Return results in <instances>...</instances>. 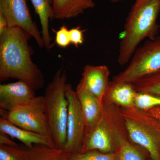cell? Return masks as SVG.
<instances>
[{
    "label": "cell",
    "instance_id": "6da1fadb",
    "mask_svg": "<svg viewBox=\"0 0 160 160\" xmlns=\"http://www.w3.org/2000/svg\"><path fill=\"white\" fill-rule=\"evenodd\" d=\"M31 38L18 27L8 28L0 36V80L17 79L36 91L43 88L45 78L32 59L34 51L29 44Z\"/></svg>",
    "mask_w": 160,
    "mask_h": 160
},
{
    "label": "cell",
    "instance_id": "7a4b0ae2",
    "mask_svg": "<svg viewBox=\"0 0 160 160\" xmlns=\"http://www.w3.org/2000/svg\"><path fill=\"white\" fill-rule=\"evenodd\" d=\"M160 10V0H136L126 18L120 43L118 58L120 65L129 62L142 41L157 37Z\"/></svg>",
    "mask_w": 160,
    "mask_h": 160
},
{
    "label": "cell",
    "instance_id": "3957f363",
    "mask_svg": "<svg viewBox=\"0 0 160 160\" xmlns=\"http://www.w3.org/2000/svg\"><path fill=\"white\" fill-rule=\"evenodd\" d=\"M103 114L96 125L86 129L81 152L97 150L104 153L114 152L122 142L129 137L119 108L104 97Z\"/></svg>",
    "mask_w": 160,
    "mask_h": 160
},
{
    "label": "cell",
    "instance_id": "277c9868",
    "mask_svg": "<svg viewBox=\"0 0 160 160\" xmlns=\"http://www.w3.org/2000/svg\"><path fill=\"white\" fill-rule=\"evenodd\" d=\"M67 77L63 66L56 72L44 97L47 120L56 148L64 149L66 141L69 102L66 88Z\"/></svg>",
    "mask_w": 160,
    "mask_h": 160
},
{
    "label": "cell",
    "instance_id": "5b68a950",
    "mask_svg": "<svg viewBox=\"0 0 160 160\" xmlns=\"http://www.w3.org/2000/svg\"><path fill=\"white\" fill-rule=\"evenodd\" d=\"M128 137L149 152L152 160H160V122L134 106L119 108Z\"/></svg>",
    "mask_w": 160,
    "mask_h": 160
},
{
    "label": "cell",
    "instance_id": "8992f818",
    "mask_svg": "<svg viewBox=\"0 0 160 160\" xmlns=\"http://www.w3.org/2000/svg\"><path fill=\"white\" fill-rule=\"evenodd\" d=\"M160 71V36L149 40L135 51L126 69L113 78V82L132 84Z\"/></svg>",
    "mask_w": 160,
    "mask_h": 160
},
{
    "label": "cell",
    "instance_id": "52a82bcc",
    "mask_svg": "<svg viewBox=\"0 0 160 160\" xmlns=\"http://www.w3.org/2000/svg\"><path fill=\"white\" fill-rule=\"evenodd\" d=\"M0 113L1 118L18 127L42 135L54 143L45 111L43 96H36L29 102L9 111L1 109Z\"/></svg>",
    "mask_w": 160,
    "mask_h": 160
},
{
    "label": "cell",
    "instance_id": "ba28073f",
    "mask_svg": "<svg viewBox=\"0 0 160 160\" xmlns=\"http://www.w3.org/2000/svg\"><path fill=\"white\" fill-rule=\"evenodd\" d=\"M69 102L66 141L64 149L71 154L81 152L86 130V123L75 90L71 84L66 85Z\"/></svg>",
    "mask_w": 160,
    "mask_h": 160
},
{
    "label": "cell",
    "instance_id": "9c48e42d",
    "mask_svg": "<svg viewBox=\"0 0 160 160\" xmlns=\"http://www.w3.org/2000/svg\"><path fill=\"white\" fill-rule=\"evenodd\" d=\"M0 12L6 18L9 28H21L34 38L40 48L44 47L42 33L32 18L26 0H0Z\"/></svg>",
    "mask_w": 160,
    "mask_h": 160
},
{
    "label": "cell",
    "instance_id": "30bf717a",
    "mask_svg": "<svg viewBox=\"0 0 160 160\" xmlns=\"http://www.w3.org/2000/svg\"><path fill=\"white\" fill-rule=\"evenodd\" d=\"M35 90L29 84L19 80L0 85V107L9 111L29 102L36 97Z\"/></svg>",
    "mask_w": 160,
    "mask_h": 160
},
{
    "label": "cell",
    "instance_id": "8fae6325",
    "mask_svg": "<svg viewBox=\"0 0 160 160\" xmlns=\"http://www.w3.org/2000/svg\"><path fill=\"white\" fill-rule=\"evenodd\" d=\"M110 71L106 66L87 65L78 84L102 101L109 86Z\"/></svg>",
    "mask_w": 160,
    "mask_h": 160
},
{
    "label": "cell",
    "instance_id": "7c38bea8",
    "mask_svg": "<svg viewBox=\"0 0 160 160\" xmlns=\"http://www.w3.org/2000/svg\"><path fill=\"white\" fill-rule=\"evenodd\" d=\"M86 123V129L96 125L103 114L102 102L83 86L78 84L75 89Z\"/></svg>",
    "mask_w": 160,
    "mask_h": 160
},
{
    "label": "cell",
    "instance_id": "4fadbf2b",
    "mask_svg": "<svg viewBox=\"0 0 160 160\" xmlns=\"http://www.w3.org/2000/svg\"><path fill=\"white\" fill-rule=\"evenodd\" d=\"M0 132L19 140L27 148H31L35 144L55 147L54 143L46 137L18 127L2 118H0Z\"/></svg>",
    "mask_w": 160,
    "mask_h": 160
},
{
    "label": "cell",
    "instance_id": "5bb4252c",
    "mask_svg": "<svg viewBox=\"0 0 160 160\" xmlns=\"http://www.w3.org/2000/svg\"><path fill=\"white\" fill-rule=\"evenodd\" d=\"M95 6L93 0H52L54 19H56L77 17Z\"/></svg>",
    "mask_w": 160,
    "mask_h": 160
},
{
    "label": "cell",
    "instance_id": "9a60e30c",
    "mask_svg": "<svg viewBox=\"0 0 160 160\" xmlns=\"http://www.w3.org/2000/svg\"><path fill=\"white\" fill-rule=\"evenodd\" d=\"M137 92L130 83L111 82H109L104 97L113 104L122 107H129L134 106Z\"/></svg>",
    "mask_w": 160,
    "mask_h": 160
},
{
    "label": "cell",
    "instance_id": "2e32d148",
    "mask_svg": "<svg viewBox=\"0 0 160 160\" xmlns=\"http://www.w3.org/2000/svg\"><path fill=\"white\" fill-rule=\"evenodd\" d=\"M39 18L44 47H51V38L49 30V21L54 19L52 0H30Z\"/></svg>",
    "mask_w": 160,
    "mask_h": 160
},
{
    "label": "cell",
    "instance_id": "e0dca14e",
    "mask_svg": "<svg viewBox=\"0 0 160 160\" xmlns=\"http://www.w3.org/2000/svg\"><path fill=\"white\" fill-rule=\"evenodd\" d=\"M25 148L27 160H69L70 154L64 149L40 144Z\"/></svg>",
    "mask_w": 160,
    "mask_h": 160
},
{
    "label": "cell",
    "instance_id": "ac0fdd59",
    "mask_svg": "<svg viewBox=\"0 0 160 160\" xmlns=\"http://www.w3.org/2000/svg\"><path fill=\"white\" fill-rule=\"evenodd\" d=\"M132 84L137 92L160 96V71L138 80Z\"/></svg>",
    "mask_w": 160,
    "mask_h": 160
},
{
    "label": "cell",
    "instance_id": "d6986e66",
    "mask_svg": "<svg viewBox=\"0 0 160 160\" xmlns=\"http://www.w3.org/2000/svg\"><path fill=\"white\" fill-rule=\"evenodd\" d=\"M134 106L145 111L160 107V96L150 93L137 92L135 98Z\"/></svg>",
    "mask_w": 160,
    "mask_h": 160
},
{
    "label": "cell",
    "instance_id": "ffe728a7",
    "mask_svg": "<svg viewBox=\"0 0 160 160\" xmlns=\"http://www.w3.org/2000/svg\"><path fill=\"white\" fill-rule=\"evenodd\" d=\"M69 160H119L118 152L104 153L97 150L69 155Z\"/></svg>",
    "mask_w": 160,
    "mask_h": 160
},
{
    "label": "cell",
    "instance_id": "44dd1931",
    "mask_svg": "<svg viewBox=\"0 0 160 160\" xmlns=\"http://www.w3.org/2000/svg\"><path fill=\"white\" fill-rule=\"evenodd\" d=\"M0 160H27L26 148L0 144Z\"/></svg>",
    "mask_w": 160,
    "mask_h": 160
},
{
    "label": "cell",
    "instance_id": "7402d4cb",
    "mask_svg": "<svg viewBox=\"0 0 160 160\" xmlns=\"http://www.w3.org/2000/svg\"><path fill=\"white\" fill-rule=\"evenodd\" d=\"M117 152L119 160H145L141 152L127 140L122 142Z\"/></svg>",
    "mask_w": 160,
    "mask_h": 160
},
{
    "label": "cell",
    "instance_id": "603a6c76",
    "mask_svg": "<svg viewBox=\"0 0 160 160\" xmlns=\"http://www.w3.org/2000/svg\"><path fill=\"white\" fill-rule=\"evenodd\" d=\"M55 32V42L58 46L66 48L71 44L69 30L66 26H62Z\"/></svg>",
    "mask_w": 160,
    "mask_h": 160
},
{
    "label": "cell",
    "instance_id": "cb8c5ba5",
    "mask_svg": "<svg viewBox=\"0 0 160 160\" xmlns=\"http://www.w3.org/2000/svg\"><path fill=\"white\" fill-rule=\"evenodd\" d=\"M85 30H82L81 27L77 26L69 30L71 44L78 48L84 42V32Z\"/></svg>",
    "mask_w": 160,
    "mask_h": 160
},
{
    "label": "cell",
    "instance_id": "d4e9b609",
    "mask_svg": "<svg viewBox=\"0 0 160 160\" xmlns=\"http://www.w3.org/2000/svg\"><path fill=\"white\" fill-rule=\"evenodd\" d=\"M0 144L9 146H19L18 144L9 138L8 135L2 132H0Z\"/></svg>",
    "mask_w": 160,
    "mask_h": 160
},
{
    "label": "cell",
    "instance_id": "484cf974",
    "mask_svg": "<svg viewBox=\"0 0 160 160\" xmlns=\"http://www.w3.org/2000/svg\"><path fill=\"white\" fill-rule=\"evenodd\" d=\"M9 28L8 22L4 15L0 12V36L5 33Z\"/></svg>",
    "mask_w": 160,
    "mask_h": 160
},
{
    "label": "cell",
    "instance_id": "4316f807",
    "mask_svg": "<svg viewBox=\"0 0 160 160\" xmlns=\"http://www.w3.org/2000/svg\"><path fill=\"white\" fill-rule=\"evenodd\" d=\"M146 112L160 122V107L152 108Z\"/></svg>",
    "mask_w": 160,
    "mask_h": 160
},
{
    "label": "cell",
    "instance_id": "83f0119b",
    "mask_svg": "<svg viewBox=\"0 0 160 160\" xmlns=\"http://www.w3.org/2000/svg\"><path fill=\"white\" fill-rule=\"evenodd\" d=\"M124 1V0H111V2L113 3L118 2H121V1Z\"/></svg>",
    "mask_w": 160,
    "mask_h": 160
}]
</instances>
